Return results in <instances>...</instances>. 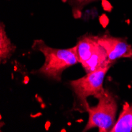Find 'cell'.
<instances>
[{
  "mask_svg": "<svg viewBox=\"0 0 132 132\" xmlns=\"http://www.w3.org/2000/svg\"><path fill=\"white\" fill-rule=\"evenodd\" d=\"M111 132H132V103L126 102Z\"/></svg>",
  "mask_w": 132,
  "mask_h": 132,
  "instance_id": "6",
  "label": "cell"
},
{
  "mask_svg": "<svg viewBox=\"0 0 132 132\" xmlns=\"http://www.w3.org/2000/svg\"><path fill=\"white\" fill-rule=\"evenodd\" d=\"M97 39L101 46L106 51L111 63H113L119 59L132 58V47L126 39L115 37L108 34L97 36Z\"/></svg>",
  "mask_w": 132,
  "mask_h": 132,
  "instance_id": "5",
  "label": "cell"
},
{
  "mask_svg": "<svg viewBox=\"0 0 132 132\" xmlns=\"http://www.w3.org/2000/svg\"><path fill=\"white\" fill-rule=\"evenodd\" d=\"M75 47L78 63L86 74L113 64L109 62L106 51L98 43L97 36H82Z\"/></svg>",
  "mask_w": 132,
  "mask_h": 132,
  "instance_id": "3",
  "label": "cell"
},
{
  "mask_svg": "<svg viewBox=\"0 0 132 132\" xmlns=\"http://www.w3.org/2000/svg\"><path fill=\"white\" fill-rule=\"evenodd\" d=\"M112 65L105 67L90 73H87L85 76L70 81V86L73 89L81 105L85 108L89 104L87 98L93 96L97 99L105 89L103 87L104 79Z\"/></svg>",
  "mask_w": 132,
  "mask_h": 132,
  "instance_id": "4",
  "label": "cell"
},
{
  "mask_svg": "<svg viewBox=\"0 0 132 132\" xmlns=\"http://www.w3.org/2000/svg\"><path fill=\"white\" fill-rule=\"evenodd\" d=\"M96 1L97 0H68V3L73 8L74 14H75L76 12H81L84 6Z\"/></svg>",
  "mask_w": 132,
  "mask_h": 132,
  "instance_id": "8",
  "label": "cell"
},
{
  "mask_svg": "<svg viewBox=\"0 0 132 132\" xmlns=\"http://www.w3.org/2000/svg\"><path fill=\"white\" fill-rule=\"evenodd\" d=\"M16 47L7 37L5 26L3 22L0 25V60L2 63H6L8 59L13 55Z\"/></svg>",
  "mask_w": 132,
  "mask_h": 132,
  "instance_id": "7",
  "label": "cell"
},
{
  "mask_svg": "<svg viewBox=\"0 0 132 132\" xmlns=\"http://www.w3.org/2000/svg\"><path fill=\"white\" fill-rule=\"evenodd\" d=\"M32 47L45 57L44 65L37 72L57 81H61L62 74L66 69L78 63L75 46L66 49L53 48L46 45L43 40H37L34 41Z\"/></svg>",
  "mask_w": 132,
  "mask_h": 132,
  "instance_id": "1",
  "label": "cell"
},
{
  "mask_svg": "<svg viewBox=\"0 0 132 132\" xmlns=\"http://www.w3.org/2000/svg\"><path fill=\"white\" fill-rule=\"evenodd\" d=\"M97 99L98 104L96 106L91 107L88 104L86 107L89 119L83 131L95 127H97L100 132L111 131L116 122L117 102L113 95L107 89Z\"/></svg>",
  "mask_w": 132,
  "mask_h": 132,
  "instance_id": "2",
  "label": "cell"
}]
</instances>
